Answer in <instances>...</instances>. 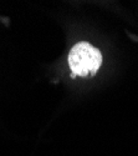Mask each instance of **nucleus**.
<instances>
[{"label": "nucleus", "instance_id": "f257e3e1", "mask_svg": "<svg viewBox=\"0 0 138 156\" xmlns=\"http://www.w3.org/2000/svg\"><path fill=\"white\" fill-rule=\"evenodd\" d=\"M69 66L73 76L87 77L93 76L97 70L101 68L102 54L97 48L92 46L90 43L81 41L73 45L67 56Z\"/></svg>", "mask_w": 138, "mask_h": 156}]
</instances>
